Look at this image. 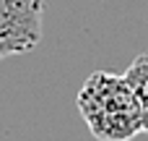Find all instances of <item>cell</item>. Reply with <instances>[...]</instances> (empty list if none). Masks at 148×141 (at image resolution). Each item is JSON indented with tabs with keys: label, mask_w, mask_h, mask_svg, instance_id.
<instances>
[{
	"label": "cell",
	"mask_w": 148,
	"mask_h": 141,
	"mask_svg": "<svg viewBox=\"0 0 148 141\" xmlns=\"http://www.w3.org/2000/svg\"><path fill=\"white\" fill-rule=\"evenodd\" d=\"M75 105L96 141H133L143 133V115L125 73L94 71L83 81Z\"/></svg>",
	"instance_id": "cell-1"
},
{
	"label": "cell",
	"mask_w": 148,
	"mask_h": 141,
	"mask_svg": "<svg viewBox=\"0 0 148 141\" xmlns=\"http://www.w3.org/2000/svg\"><path fill=\"white\" fill-rule=\"evenodd\" d=\"M44 34V0H0V60L31 52Z\"/></svg>",
	"instance_id": "cell-2"
},
{
	"label": "cell",
	"mask_w": 148,
	"mask_h": 141,
	"mask_svg": "<svg viewBox=\"0 0 148 141\" xmlns=\"http://www.w3.org/2000/svg\"><path fill=\"white\" fill-rule=\"evenodd\" d=\"M125 78L138 99V107H140V115H143V133H148V52L146 55H138L127 71H125Z\"/></svg>",
	"instance_id": "cell-3"
}]
</instances>
